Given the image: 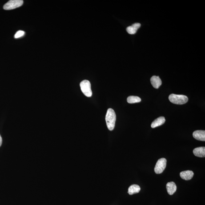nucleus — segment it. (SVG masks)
I'll list each match as a JSON object with an SVG mask.
<instances>
[{
	"instance_id": "obj_2",
	"label": "nucleus",
	"mask_w": 205,
	"mask_h": 205,
	"mask_svg": "<svg viewBox=\"0 0 205 205\" xmlns=\"http://www.w3.org/2000/svg\"><path fill=\"white\" fill-rule=\"evenodd\" d=\"M169 100L171 102L177 105H183L187 103L188 98L186 95L171 94L169 97Z\"/></svg>"
},
{
	"instance_id": "obj_13",
	"label": "nucleus",
	"mask_w": 205,
	"mask_h": 205,
	"mask_svg": "<svg viewBox=\"0 0 205 205\" xmlns=\"http://www.w3.org/2000/svg\"><path fill=\"white\" fill-rule=\"evenodd\" d=\"M140 190L141 188L139 186L136 184L132 185L129 187L128 193L129 195H132L134 194L138 193Z\"/></svg>"
},
{
	"instance_id": "obj_9",
	"label": "nucleus",
	"mask_w": 205,
	"mask_h": 205,
	"mask_svg": "<svg viewBox=\"0 0 205 205\" xmlns=\"http://www.w3.org/2000/svg\"><path fill=\"white\" fill-rule=\"evenodd\" d=\"M180 175L182 179L188 180L192 179L194 175V173L192 171L187 170L181 172Z\"/></svg>"
},
{
	"instance_id": "obj_7",
	"label": "nucleus",
	"mask_w": 205,
	"mask_h": 205,
	"mask_svg": "<svg viewBox=\"0 0 205 205\" xmlns=\"http://www.w3.org/2000/svg\"><path fill=\"white\" fill-rule=\"evenodd\" d=\"M150 82L153 87L155 89L159 88L162 84V81L159 77L154 76L150 79Z\"/></svg>"
},
{
	"instance_id": "obj_10",
	"label": "nucleus",
	"mask_w": 205,
	"mask_h": 205,
	"mask_svg": "<svg viewBox=\"0 0 205 205\" xmlns=\"http://www.w3.org/2000/svg\"><path fill=\"white\" fill-rule=\"evenodd\" d=\"M141 27V24L139 23H135L132 25L128 26L126 28V31L128 34H134L136 33L138 29Z\"/></svg>"
},
{
	"instance_id": "obj_3",
	"label": "nucleus",
	"mask_w": 205,
	"mask_h": 205,
	"mask_svg": "<svg viewBox=\"0 0 205 205\" xmlns=\"http://www.w3.org/2000/svg\"><path fill=\"white\" fill-rule=\"evenodd\" d=\"M81 90L86 97H91L92 95V91L91 89V84L90 81L87 80L82 81L80 84Z\"/></svg>"
},
{
	"instance_id": "obj_4",
	"label": "nucleus",
	"mask_w": 205,
	"mask_h": 205,
	"mask_svg": "<svg viewBox=\"0 0 205 205\" xmlns=\"http://www.w3.org/2000/svg\"><path fill=\"white\" fill-rule=\"evenodd\" d=\"M23 4L22 0H10L6 3L3 6L5 10H11L22 6Z\"/></svg>"
},
{
	"instance_id": "obj_11",
	"label": "nucleus",
	"mask_w": 205,
	"mask_h": 205,
	"mask_svg": "<svg viewBox=\"0 0 205 205\" xmlns=\"http://www.w3.org/2000/svg\"><path fill=\"white\" fill-rule=\"evenodd\" d=\"M193 153L196 156L199 157H205V147H199L194 149Z\"/></svg>"
},
{
	"instance_id": "obj_15",
	"label": "nucleus",
	"mask_w": 205,
	"mask_h": 205,
	"mask_svg": "<svg viewBox=\"0 0 205 205\" xmlns=\"http://www.w3.org/2000/svg\"><path fill=\"white\" fill-rule=\"evenodd\" d=\"M25 34V32L22 31V30H19V31L17 32L15 35H14V38H20V37L23 36Z\"/></svg>"
},
{
	"instance_id": "obj_1",
	"label": "nucleus",
	"mask_w": 205,
	"mask_h": 205,
	"mask_svg": "<svg viewBox=\"0 0 205 205\" xmlns=\"http://www.w3.org/2000/svg\"><path fill=\"white\" fill-rule=\"evenodd\" d=\"M116 114L115 111L112 108L108 109L105 118L108 129L112 131L115 126Z\"/></svg>"
},
{
	"instance_id": "obj_5",
	"label": "nucleus",
	"mask_w": 205,
	"mask_h": 205,
	"mask_svg": "<svg viewBox=\"0 0 205 205\" xmlns=\"http://www.w3.org/2000/svg\"><path fill=\"white\" fill-rule=\"evenodd\" d=\"M167 160L165 158L158 160L154 168V171L157 174H161L163 172L166 166Z\"/></svg>"
},
{
	"instance_id": "obj_12",
	"label": "nucleus",
	"mask_w": 205,
	"mask_h": 205,
	"mask_svg": "<svg viewBox=\"0 0 205 205\" xmlns=\"http://www.w3.org/2000/svg\"><path fill=\"white\" fill-rule=\"evenodd\" d=\"M165 119L164 117H160L154 120L151 124V127L155 128L163 124L165 122Z\"/></svg>"
},
{
	"instance_id": "obj_6",
	"label": "nucleus",
	"mask_w": 205,
	"mask_h": 205,
	"mask_svg": "<svg viewBox=\"0 0 205 205\" xmlns=\"http://www.w3.org/2000/svg\"><path fill=\"white\" fill-rule=\"evenodd\" d=\"M193 136L198 140L205 141V131L204 130H196L193 133Z\"/></svg>"
},
{
	"instance_id": "obj_16",
	"label": "nucleus",
	"mask_w": 205,
	"mask_h": 205,
	"mask_svg": "<svg viewBox=\"0 0 205 205\" xmlns=\"http://www.w3.org/2000/svg\"><path fill=\"white\" fill-rule=\"evenodd\" d=\"M2 138L1 137V135H0V147H1V145L2 144Z\"/></svg>"
},
{
	"instance_id": "obj_8",
	"label": "nucleus",
	"mask_w": 205,
	"mask_h": 205,
	"mask_svg": "<svg viewBox=\"0 0 205 205\" xmlns=\"http://www.w3.org/2000/svg\"><path fill=\"white\" fill-rule=\"evenodd\" d=\"M166 189L167 193L170 195H173L177 190V186L174 182H169L166 185Z\"/></svg>"
},
{
	"instance_id": "obj_14",
	"label": "nucleus",
	"mask_w": 205,
	"mask_h": 205,
	"mask_svg": "<svg viewBox=\"0 0 205 205\" xmlns=\"http://www.w3.org/2000/svg\"><path fill=\"white\" fill-rule=\"evenodd\" d=\"M127 101L129 103L132 104L140 102L141 99L138 97L130 96L128 97Z\"/></svg>"
}]
</instances>
